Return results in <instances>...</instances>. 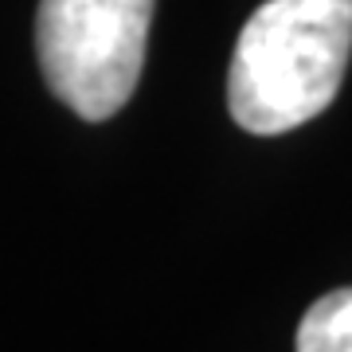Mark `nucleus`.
<instances>
[{"instance_id": "1", "label": "nucleus", "mask_w": 352, "mask_h": 352, "mask_svg": "<svg viewBox=\"0 0 352 352\" xmlns=\"http://www.w3.org/2000/svg\"><path fill=\"white\" fill-rule=\"evenodd\" d=\"M352 55V0H266L243 24L227 106L247 133L305 126L337 98Z\"/></svg>"}, {"instance_id": "2", "label": "nucleus", "mask_w": 352, "mask_h": 352, "mask_svg": "<svg viewBox=\"0 0 352 352\" xmlns=\"http://www.w3.org/2000/svg\"><path fill=\"white\" fill-rule=\"evenodd\" d=\"M157 0H39L36 51L51 94L106 122L133 94Z\"/></svg>"}, {"instance_id": "3", "label": "nucleus", "mask_w": 352, "mask_h": 352, "mask_svg": "<svg viewBox=\"0 0 352 352\" xmlns=\"http://www.w3.org/2000/svg\"><path fill=\"white\" fill-rule=\"evenodd\" d=\"M298 352H352V289H329L305 309Z\"/></svg>"}]
</instances>
